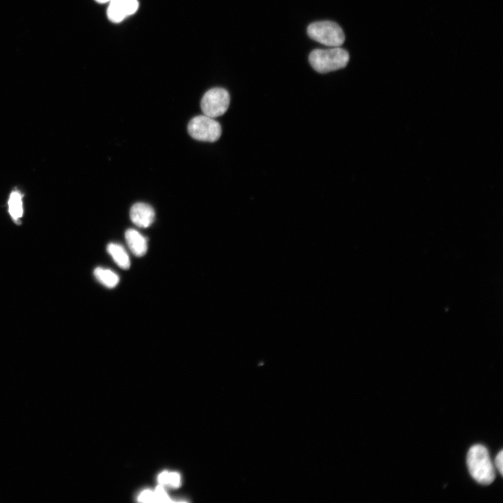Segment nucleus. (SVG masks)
Here are the masks:
<instances>
[{
    "label": "nucleus",
    "mask_w": 503,
    "mask_h": 503,
    "mask_svg": "<svg viewBox=\"0 0 503 503\" xmlns=\"http://www.w3.org/2000/svg\"><path fill=\"white\" fill-rule=\"evenodd\" d=\"M467 466L471 477L479 484L489 485L495 478V468L486 447L476 444L467 456Z\"/></svg>",
    "instance_id": "1"
},
{
    "label": "nucleus",
    "mask_w": 503,
    "mask_h": 503,
    "mask_svg": "<svg viewBox=\"0 0 503 503\" xmlns=\"http://www.w3.org/2000/svg\"><path fill=\"white\" fill-rule=\"evenodd\" d=\"M350 55L340 47L313 50L309 56L313 68L319 73H328L344 68L348 63Z\"/></svg>",
    "instance_id": "2"
},
{
    "label": "nucleus",
    "mask_w": 503,
    "mask_h": 503,
    "mask_svg": "<svg viewBox=\"0 0 503 503\" xmlns=\"http://www.w3.org/2000/svg\"><path fill=\"white\" fill-rule=\"evenodd\" d=\"M308 34L313 40L332 47H340L346 39L342 28L331 21H320L310 25Z\"/></svg>",
    "instance_id": "3"
},
{
    "label": "nucleus",
    "mask_w": 503,
    "mask_h": 503,
    "mask_svg": "<svg viewBox=\"0 0 503 503\" xmlns=\"http://www.w3.org/2000/svg\"><path fill=\"white\" fill-rule=\"evenodd\" d=\"M230 103L229 92L226 89L215 88L205 93L201 99V108L204 115L215 119L225 115Z\"/></svg>",
    "instance_id": "4"
},
{
    "label": "nucleus",
    "mask_w": 503,
    "mask_h": 503,
    "mask_svg": "<svg viewBox=\"0 0 503 503\" xmlns=\"http://www.w3.org/2000/svg\"><path fill=\"white\" fill-rule=\"evenodd\" d=\"M190 135L200 141L215 142L221 135V128L214 119L199 116L193 119L188 127Z\"/></svg>",
    "instance_id": "5"
},
{
    "label": "nucleus",
    "mask_w": 503,
    "mask_h": 503,
    "mask_svg": "<svg viewBox=\"0 0 503 503\" xmlns=\"http://www.w3.org/2000/svg\"><path fill=\"white\" fill-rule=\"evenodd\" d=\"M108 3V18L117 23L135 14L139 7L138 0H111Z\"/></svg>",
    "instance_id": "6"
},
{
    "label": "nucleus",
    "mask_w": 503,
    "mask_h": 503,
    "mask_svg": "<svg viewBox=\"0 0 503 503\" xmlns=\"http://www.w3.org/2000/svg\"><path fill=\"white\" fill-rule=\"evenodd\" d=\"M130 218L137 227L148 228L151 226L155 220V210L147 204L137 203L131 208Z\"/></svg>",
    "instance_id": "7"
},
{
    "label": "nucleus",
    "mask_w": 503,
    "mask_h": 503,
    "mask_svg": "<svg viewBox=\"0 0 503 503\" xmlns=\"http://www.w3.org/2000/svg\"><path fill=\"white\" fill-rule=\"evenodd\" d=\"M126 242L132 251L137 257L144 256L148 250L147 240L135 230H128L126 233Z\"/></svg>",
    "instance_id": "8"
},
{
    "label": "nucleus",
    "mask_w": 503,
    "mask_h": 503,
    "mask_svg": "<svg viewBox=\"0 0 503 503\" xmlns=\"http://www.w3.org/2000/svg\"><path fill=\"white\" fill-rule=\"evenodd\" d=\"M108 254L115 262L123 269L130 267V259L125 248L119 244H110L107 246Z\"/></svg>",
    "instance_id": "9"
},
{
    "label": "nucleus",
    "mask_w": 503,
    "mask_h": 503,
    "mask_svg": "<svg viewBox=\"0 0 503 503\" xmlns=\"http://www.w3.org/2000/svg\"><path fill=\"white\" fill-rule=\"evenodd\" d=\"M94 274L98 282L110 289L116 288L120 281L119 275L109 269L97 268Z\"/></svg>",
    "instance_id": "10"
},
{
    "label": "nucleus",
    "mask_w": 503,
    "mask_h": 503,
    "mask_svg": "<svg viewBox=\"0 0 503 503\" xmlns=\"http://www.w3.org/2000/svg\"><path fill=\"white\" fill-rule=\"evenodd\" d=\"M9 210L13 219L17 222L21 218L23 214V195L15 190L12 193L9 199Z\"/></svg>",
    "instance_id": "11"
},
{
    "label": "nucleus",
    "mask_w": 503,
    "mask_h": 503,
    "mask_svg": "<svg viewBox=\"0 0 503 503\" xmlns=\"http://www.w3.org/2000/svg\"><path fill=\"white\" fill-rule=\"evenodd\" d=\"M154 493L155 502H172L169 496H168L161 485L157 486Z\"/></svg>",
    "instance_id": "12"
},
{
    "label": "nucleus",
    "mask_w": 503,
    "mask_h": 503,
    "mask_svg": "<svg viewBox=\"0 0 503 503\" xmlns=\"http://www.w3.org/2000/svg\"><path fill=\"white\" fill-rule=\"evenodd\" d=\"M139 501L144 502H155L154 492L150 490H146L143 491L139 496Z\"/></svg>",
    "instance_id": "13"
},
{
    "label": "nucleus",
    "mask_w": 503,
    "mask_h": 503,
    "mask_svg": "<svg viewBox=\"0 0 503 503\" xmlns=\"http://www.w3.org/2000/svg\"><path fill=\"white\" fill-rule=\"evenodd\" d=\"M168 484L172 485L173 487H179L181 485L180 475L177 473H170Z\"/></svg>",
    "instance_id": "14"
},
{
    "label": "nucleus",
    "mask_w": 503,
    "mask_h": 503,
    "mask_svg": "<svg viewBox=\"0 0 503 503\" xmlns=\"http://www.w3.org/2000/svg\"><path fill=\"white\" fill-rule=\"evenodd\" d=\"M495 465L501 475H503V451H501L496 456Z\"/></svg>",
    "instance_id": "15"
},
{
    "label": "nucleus",
    "mask_w": 503,
    "mask_h": 503,
    "mask_svg": "<svg viewBox=\"0 0 503 503\" xmlns=\"http://www.w3.org/2000/svg\"><path fill=\"white\" fill-rule=\"evenodd\" d=\"M169 473L167 471L161 473L158 477L159 482L162 484H168V480H169Z\"/></svg>",
    "instance_id": "16"
},
{
    "label": "nucleus",
    "mask_w": 503,
    "mask_h": 503,
    "mask_svg": "<svg viewBox=\"0 0 503 503\" xmlns=\"http://www.w3.org/2000/svg\"><path fill=\"white\" fill-rule=\"evenodd\" d=\"M95 1L100 4L108 3L111 0H95Z\"/></svg>",
    "instance_id": "17"
}]
</instances>
